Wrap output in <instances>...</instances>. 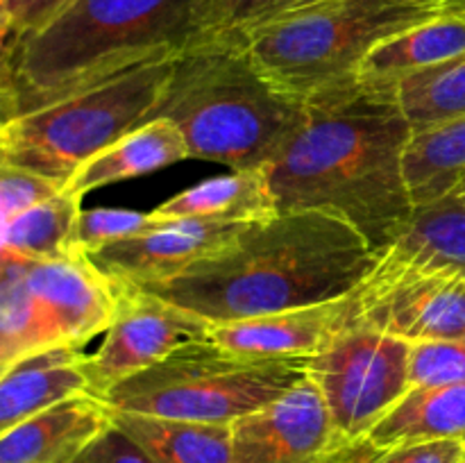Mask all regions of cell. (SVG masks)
Wrapping results in <instances>:
<instances>
[{
    "label": "cell",
    "mask_w": 465,
    "mask_h": 463,
    "mask_svg": "<svg viewBox=\"0 0 465 463\" xmlns=\"http://www.w3.org/2000/svg\"><path fill=\"white\" fill-rule=\"evenodd\" d=\"M411 136L398 84L357 77L309 95L302 127L266 168L277 209L341 218L381 254L416 212L404 172Z\"/></svg>",
    "instance_id": "obj_1"
},
{
    "label": "cell",
    "mask_w": 465,
    "mask_h": 463,
    "mask_svg": "<svg viewBox=\"0 0 465 463\" xmlns=\"http://www.w3.org/2000/svg\"><path fill=\"white\" fill-rule=\"evenodd\" d=\"M377 261L380 254L341 218L289 212L250 222L223 252L143 291L207 322H230L352 295Z\"/></svg>",
    "instance_id": "obj_2"
},
{
    "label": "cell",
    "mask_w": 465,
    "mask_h": 463,
    "mask_svg": "<svg viewBox=\"0 0 465 463\" xmlns=\"http://www.w3.org/2000/svg\"><path fill=\"white\" fill-rule=\"evenodd\" d=\"M207 0H75L44 30L3 44V121L173 59L200 36Z\"/></svg>",
    "instance_id": "obj_3"
},
{
    "label": "cell",
    "mask_w": 465,
    "mask_h": 463,
    "mask_svg": "<svg viewBox=\"0 0 465 463\" xmlns=\"http://www.w3.org/2000/svg\"><path fill=\"white\" fill-rule=\"evenodd\" d=\"M304 116L307 100L272 84L245 45L230 41L184 50L153 113L182 132L191 159L232 171L271 166Z\"/></svg>",
    "instance_id": "obj_4"
},
{
    "label": "cell",
    "mask_w": 465,
    "mask_h": 463,
    "mask_svg": "<svg viewBox=\"0 0 465 463\" xmlns=\"http://www.w3.org/2000/svg\"><path fill=\"white\" fill-rule=\"evenodd\" d=\"M452 7V0H321L259 27L243 45L272 84L307 100L357 80L377 45Z\"/></svg>",
    "instance_id": "obj_5"
},
{
    "label": "cell",
    "mask_w": 465,
    "mask_h": 463,
    "mask_svg": "<svg viewBox=\"0 0 465 463\" xmlns=\"http://www.w3.org/2000/svg\"><path fill=\"white\" fill-rule=\"evenodd\" d=\"M307 361L252 357L209 339H195L114 386L100 399L121 413L232 425L307 379Z\"/></svg>",
    "instance_id": "obj_6"
},
{
    "label": "cell",
    "mask_w": 465,
    "mask_h": 463,
    "mask_svg": "<svg viewBox=\"0 0 465 463\" xmlns=\"http://www.w3.org/2000/svg\"><path fill=\"white\" fill-rule=\"evenodd\" d=\"M177 57L143 64L94 89L3 121L0 163L27 168L66 189L89 159L153 118Z\"/></svg>",
    "instance_id": "obj_7"
},
{
    "label": "cell",
    "mask_w": 465,
    "mask_h": 463,
    "mask_svg": "<svg viewBox=\"0 0 465 463\" xmlns=\"http://www.w3.org/2000/svg\"><path fill=\"white\" fill-rule=\"evenodd\" d=\"M411 343L359 320L307 361L348 448L361 445L377 422L411 390Z\"/></svg>",
    "instance_id": "obj_8"
},
{
    "label": "cell",
    "mask_w": 465,
    "mask_h": 463,
    "mask_svg": "<svg viewBox=\"0 0 465 463\" xmlns=\"http://www.w3.org/2000/svg\"><path fill=\"white\" fill-rule=\"evenodd\" d=\"M207 327L204 318L159 295L118 284V307L112 325L82 363L91 395L103 398L114 386L159 363L180 345L207 339Z\"/></svg>",
    "instance_id": "obj_9"
},
{
    "label": "cell",
    "mask_w": 465,
    "mask_h": 463,
    "mask_svg": "<svg viewBox=\"0 0 465 463\" xmlns=\"http://www.w3.org/2000/svg\"><path fill=\"white\" fill-rule=\"evenodd\" d=\"M361 320L409 340L465 339V275L448 271L377 272L357 289Z\"/></svg>",
    "instance_id": "obj_10"
},
{
    "label": "cell",
    "mask_w": 465,
    "mask_h": 463,
    "mask_svg": "<svg viewBox=\"0 0 465 463\" xmlns=\"http://www.w3.org/2000/svg\"><path fill=\"white\" fill-rule=\"evenodd\" d=\"M350 449L312 379L232 422V463H345Z\"/></svg>",
    "instance_id": "obj_11"
},
{
    "label": "cell",
    "mask_w": 465,
    "mask_h": 463,
    "mask_svg": "<svg viewBox=\"0 0 465 463\" xmlns=\"http://www.w3.org/2000/svg\"><path fill=\"white\" fill-rule=\"evenodd\" d=\"M27 286L44 350L84 348L109 330L118 307L116 281L82 252L54 261H27Z\"/></svg>",
    "instance_id": "obj_12"
},
{
    "label": "cell",
    "mask_w": 465,
    "mask_h": 463,
    "mask_svg": "<svg viewBox=\"0 0 465 463\" xmlns=\"http://www.w3.org/2000/svg\"><path fill=\"white\" fill-rule=\"evenodd\" d=\"M245 225L204 221H166L157 230L134 239L116 241L86 257L116 284L148 286L173 280L203 259L234 243Z\"/></svg>",
    "instance_id": "obj_13"
},
{
    "label": "cell",
    "mask_w": 465,
    "mask_h": 463,
    "mask_svg": "<svg viewBox=\"0 0 465 463\" xmlns=\"http://www.w3.org/2000/svg\"><path fill=\"white\" fill-rule=\"evenodd\" d=\"M361 320L357 291L341 300L266 316L209 322L207 339L234 352L271 359H312Z\"/></svg>",
    "instance_id": "obj_14"
},
{
    "label": "cell",
    "mask_w": 465,
    "mask_h": 463,
    "mask_svg": "<svg viewBox=\"0 0 465 463\" xmlns=\"http://www.w3.org/2000/svg\"><path fill=\"white\" fill-rule=\"evenodd\" d=\"M112 422L98 395H75L0 431V463H75Z\"/></svg>",
    "instance_id": "obj_15"
},
{
    "label": "cell",
    "mask_w": 465,
    "mask_h": 463,
    "mask_svg": "<svg viewBox=\"0 0 465 463\" xmlns=\"http://www.w3.org/2000/svg\"><path fill=\"white\" fill-rule=\"evenodd\" d=\"M377 272L448 271L465 275V182L416 207L407 230L380 254Z\"/></svg>",
    "instance_id": "obj_16"
},
{
    "label": "cell",
    "mask_w": 465,
    "mask_h": 463,
    "mask_svg": "<svg viewBox=\"0 0 465 463\" xmlns=\"http://www.w3.org/2000/svg\"><path fill=\"white\" fill-rule=\"evenodd\" d=\"M84 348L57 345L23 357L0 372V431L75 395L91 393Z\"/></svg>",
    "instance_id": "obj_17"
},
{
    "label": "cell",
    "mask_w": 465,
    "mask_h": 463,
    "mask_svg": "<svg viewBox=\"0 0 465 463\" xmlns=\"http://www.w3.org/2000/svg\"><path fill=\"white\" fill-rule=\"evenodd\" d=\"M163 221H204L245 225L277 216L275 193L271 189L266 168L232 171L230 175L212 177L173 195L157 209Z\"/></svg>",
    "instance_id": "obj_18"
},
{
    "label": "cell",
    "mask_w": 465,
    "mask_h": 463,
    "mask_svg": "<svg viewBox=\"0 0 465 463\" xmlns=\"http://www.w3.org/2000/svg\"><path fill=\"white\" fill-rule=\"evenodd\" d=\"M184 159H191V154L182 132L166 118H153L89 159L73 175L66 191L84 198L89 191L148 175Z\"/></svg>",
    "instance_id": "obj_19"
},
{
    "label": "cell",
    "mask_w": 465,
    "mask_h": 463,
    "mask_svg": "<svg viewBox=\"0 0 465 463\" xmlns=\"http://www.w3.org/2000/svg\"><path fill=\"white\" fill-rule=\"evenodd\" d=\"M459 440L465 445V384L413 386L368 434L371 449Z\"/></svg>",
    "instance_id": "obj_20"
},
{
    "label": "cell",
    "mask_w": 465,
    "mask_h": 463,
    "mask_svg": "<svg viewBox=\"0 0 465 463\" xmlns=\"http://www.w3.org/2000/svg\"><path fill=\"white\" fill-rule=\"evenodd\" d=\"M465 53V9L454 5L443 16L420 23L377 45L361 68L363 80L398 84L402 77Z\"/></svg>",
    "instance_id": "obj_21"
},
{
    "label": "cell",
    "mask_w": 465,
    "mask_h": 463,
    "mask_svg": "<svg viewBox=\"0 0 465 463\" xmlns=\"http://www.w3.org/2000/svg\"><path fill=\"white\" fill-rule=\"evenodd\" d=\"M114 422L127 431L154 463H232V425L163 420L114 411Z\"/></svg>",
    "instance_id": "obj_22"
},
{
    "label": "cell",
    "mask_w": 465,
    "mask_h": 463,
    "mask_svg": "<svg viewBox=\"0 0 465 463\" xmlns=\"http://www.w3.org/2000/svg\"><path fill=\"white\" fill-rule=\"evenodd\" d=\"M404 172L416 207L457 189L465 177V116L413 132Z\"/></svg>",
    "instance_id": "obj_23"
},
{
    "label": "cell",
    "mask_w": 465,
    "mask_h": 463,
    "mask_svg": "<svg viewBox=\"0 0 465 463\" xmlns=\"http://www.w3.org/2000/svg\"><path fill=\"white\" fill-rule=\"evenodd\" d=\"M82 198L64 189L54 198L27 209L21 216L3 225L0 254L25 261H54L73 254L71 241Z\"/></svg>",
    "instance_id": "obj_24"
},
{
    "label": "cell",
    "mask_w": 465,
    "mask_h": 463,
    "mask_svg": "<svg viewBox=\"0 0 465 463\" xmlns=\"http://www.w3.org/2000/svg\"><path fill=\"white\" fill-rule=\"evenodd\" d=\"M398 95L413 132L465 116V53L402 77Z\"/></svg>",
    "instance_id": "obj_25"
},
{
    "label": "cell",
    "mask_w": 465,
    "mask_h": 463,
    "mask_svg": "<svg viewBox=\"0 0 465 463\" xmlns=\"http://www.w3.org/2000/svg\"><path fill=\"white\" fill-rule=\"evenodd\" d=\"M0 372L23 357L41 352L39 327H36L32 293L27 286L25 259L0 254Z\"/></svg>",
    "instance_id": "obj_26"
},
{
    "label": "cell",
    "mask_w": 465,
    "mask_h": 463,
    "mask_svg": "<svg viewBox=\"0 0 465 463\" xmlns=\"http://www.w3.org/2000/svg\"><path fill=\"white\" fill-rule=\"evenodd\" d=\"M321 0H207L193 45L209 41L243 44L254 30Z\"/></svg>",
    "instance_id": "obj_27"
},
{
    "label": "cell",
    "mask_w": 465,
    "mask_h": 463,
    "mask_svg": "<svg viewBox=\"0 0 465 463\" xmlns=\"http://www.w3.org/2000/svg\"><path fill=\"white\" fill-rule=\"evenodd\" d=\"M163 222L166 221L154 212H132V209L114 207L82 209L75 230H73L71 248L73 252L94 254L116 241L148 234V232L162 227Z\"/></svg>",
    "instance_id": "obj_28"
},
{
    "label": "cell",
    "mask_w": 465,
    "mask_h": 463,
    "mask_svg": "<svg viewBox=\"0 0 465 463\" xmlns=\"http://www.w3.org/2000/svg\"><path fill=\"white\" fill-rule=\"evenodd\" d=\"M413 386L465 384V339L411 343Z\"/></svg>",
    "instance_id": "obj_29"
},
{
    "label": "cell",
    "mask_w": 465,
    "mask_h": 463,
    "mask_svg": "<svg viewBox=\"0 0 465 463\" xmlns=\"http://www.w3.org/2000/svg\"><path fill=\"white\" fill-rule=\"evenodd\" d=\"M64 186L21 166L0 163V221L7 225L27 209L62 193Z\"/></svg>",
    "instance_id": "obj_30"
},
{
    "label": "cell",
    "mask_w": 465,
    "mask_h": 463,
    "mask_svg": "<svg viewBox=\"0 0 465 463\" xmlns=\"http://www.w3.org/2000/svg\"><path fill=\"white\" fill-rule=\"evenodd\" d=\"M463 452L465 445L459 440L404 443L380 452L361 443L350 449L348 463H459Z\"/></svg>",
    "instance_id": "obj_31"
},
{
    "label": "cell",
    "mask_w": 465,
    "mask_h": 463,
    "mask_svg": "<svg viewBox=\"0 0 465 463\" xmlns=\"http://www.w3.org/2000/svg\"><path fill=\"white\" fill-rule=\"evenodd\" d=\"M75 0H0V34L5 41L44 30Z\"/></svg>",
    "instance_id": "obj_32"
},
{
    "label": "cell",
    "mask_w": 465,
    "mask_h": 463,
    "mask_svg": "<svg viewBox=\"0 0 465 463\" xmlns=\"http://www.w3.org/2000/svg\"><path fill=\"white\" fill-rule=\"evenodd\" d=\"M75 463H154L150 454L132 438L123 427L112 422L89 448L84 449Z\"/></svg>",
    "instance_id": "obj_33"
},
{
    "label": "cell",
    "mask_w": 465,
    "mask_h": 463,
    "mask_svg": "<svg viewBox=\"0 0 465 463\" xmlns=\"http://www.w3.org/2000/svg\"><path fill=\"white\" fill-rule=\"evenodd\" d=\"M452 3H454V5H457V7H459V9H465V0H452Z\"/></svg>",
    "instance_id": "obj_34"
},
{
    "label": "cell",
    "mask_w": 465,
    "mask_h": 463,
    "mask_svg": "<svg viewBox=\"0 0 465 463\" xmlns=\"http://www.w3.org/2000/svg\"><path fill=\"white\" fill-rule=\"evenodd\" d=\"M459 463H465V452H463V457H461V458H459Z\"/></svg>",
    "instance_id": "obj_35"
},
{
    "label": "cell",
    "mask_w": 465,
    "mask_h": 463,
    "mask_svg": "<svg viewBox=\"0 0 465 463\" xmlns=\"http://www.w3.org/2000/svg\"><path fill=\"white\" fill-rule=\"evenodd\" d=\"M463 182H465V177H463Z\"/></svg>",
    "instance_id": "obj_36"
},
{
    "label": "cell",
    "mask_w": 465,
    "mask_h": 463,
    "mask_svg": "<svg viewBox=\"0 0 465 463\" xmlns=\"http://www.w3.org/2000/svg\"><path fill=\"white\" fill-rule=\"evenodd\" d=\"M345 463H348V461H345Z\"/></svg>",
    "instance_id": "obj_37"
}]
</instances>
